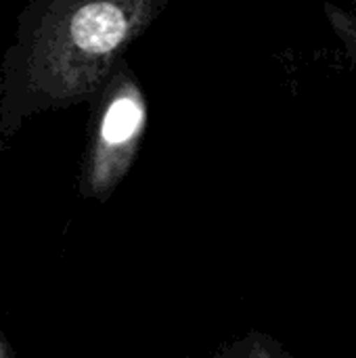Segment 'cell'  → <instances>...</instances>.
Listing matches in <instances>:
<instances>
[{
    "mask_svg": "<svg viewBox=\"0 0 356 358\" xmlns=\"http://www.w3.org/2000/svg\"><path fill=\"white\" fill-rule=\"evenodd\" d=\"M170 0H31L0 65V136L44 111L90 103Z\"/></svg>",
    "mask_w": 356,
    "mask_h": 358,
    "instance_id": "cell-1",
    "label": "cell"
},
{
    "mask_svg": "<svg viewBox=\"0 0 356 358\" xmlns=\"http://www.w3.org/2000/svg\"><path fill=\"white\" fill-rule=\"evenodd\" d=\"M149 124V103L138 76L120 61L90 101L88 141L80 162L78 193L105 203L134 166Z\"/></svg>",
    "mask_w": 356,
    "mask_h": 358,
    "instance_id": "cell-2",
    "label": "cell"
},
{
    "mask_svg": "<svg viewBox=\"0 0 356 358\" xmlns=\"http://www.w3.org/2000/svg\"><path fill=\"white\" fill-rule=\"evenodd\" d=\"M208 358H296L279 340L273 336L250 331L222 348H218L212 357Z\"/></svg>",
    "mask_w": 356,
    "mask_h": 358,
    "instance_id": "cell-3",
    "label": "cell"
},
{
    "mask_svg": "<svg viewBox=\"0 0 356 358\" xmlns=\"http://www.w3.org/2000/svg\"><path fill=\"white\" fill-rule=\"evenodd\" d=\"M327 21L336 34V38L342 42L344 50L356 59V4L353 8H342L336 4H325Z\"/></svg>",
    "mask_w": 356,
    "mask_h": 358,
    "instance_id": "cell-4",
    "label": "cell"
},
{
    "mask_svg": "<svg viewBox=\"0 0 356 358\" xmlns=\"http://www.w3.org/2000/svg\"><path fill=\"white\" fill-rule=\"evenodd\" d=\"M0 358H17L10 342H8V338L2 331V327H0Z\"/></svg>",
    "mask_w": 356,
    "mask_h": 358,
    "instance_id": "cell-5",
    "label": "cell"
}]
</instances>
